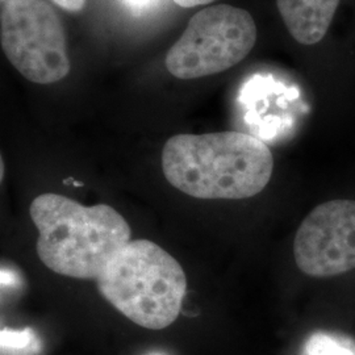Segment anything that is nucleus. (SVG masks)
Masks as SVG:
<instances>
[{"label": "nucleus", "mask_w": 355, "mask_h": 355, "mask_svg": "<svg viewBox=\"0 0 355 355\" xmlns=\"http://www.w3.org/2000/svg\"><path fill=\"white\" fill-rule=\"evenodd\" d=\"M302 355H355V341L340 333L318 331L308 338Z\"/></svg>", "instance_id": "nucleus-8"}, {"label": "nucleus", "mask_w": 355, "mask_h": 355, "mask_svg": "<svg viewBox=\"0 0 355 355\" xmlns=\"http://www.w3.org/2000/svg\"><path fill=\"white\" fill-rule=\"evenodd\" d=\"M54 4H57L58 7H61L64 11H70V12H78L80 11L87 0H51Z\"/></svg>", "instance_id": "nucleus-11"}, {"label": "nucleus", "mask_w": 355, "mask_h": 355, "mask_svg": "<svg viewBox=\"0 0 355 355\" xmlns=\"http://www.w3.org/2000/svg\"><path fill=\"white\" fill-rule=\"evenodd\" d=\"M0 346L3 352L11 355L37 354L41 349L36 333L29 328L23 330L1 329Z\"/></svg>", "instance_id": "nucleus-9"}, {"label": "nucleus", "mask_w": 355, "mask_h": 355, "mask_svg": "<svg viewBox=\"0 0 355 355\" xmlns=\"http://www.w3.org/2000/svg\"><path fill=\"white\" fill-rule=\"evenodd\" d=\"M96 283L103 297L120 313L153 330L165 329L177 320L187 290L177 259L148 240L128 242Z\"/></svg>", "instance_id": "nucleus-3"}, {"label": "nucleus", "mask_w": 355, "mask_h": 355, "mask_svg": "<svg viewBox=\"0 0 355 355\" xmlns=\"http://www.w3.org/2000/svg\"><path fill=\"white\" fill-rule=\"evenodd\" d=\"M341 0H277L290 35L299 44L315 45L325 37Z\"/></svg>", "instance_id": "nucleus-7"}, {"label": "nucleus", "mask_w": 355, "mask_h": 355, "mask_svg": "<svg viewBox=\"0 0 355 355\" xmlns=\"http://www.w3.org/2000/svg\"><path fill=\"white\" fill-rule=\"evenodd\" d=\"M215 0H174V3L178 4L179 7L183 8H192V7H198V6H205L209 4Z\"/></svg>", "instance_id": "nucleus-12"}, {"label": "nucleus", "mask_w": 355, "mask_h": 355, "mask_svg": "<svg viewBox=\"0 0 355 355\" xmlns=\"http://www.w3.org/2000/svg\"><path fill=\"white\" fill-rule=\"evenodd\" d=\"M162 170L183 193L207 200H240L268 184L274 158L265 142L242 132L177 135L166 141Z\"/></svg>", "instance_id": "nucleus-1"}, {"label": "nucleus", "mask_w": 355, "mask_h": 355, "mask_svg": "<svg viewBox=\"0 0 355 355\" xmlns=\"http://www.w3.org/2000/svg\"><path fill=\"white\" fill-rule=\"evenodd\" d=\"M0 40L8 61L32 83L51 85L70 73L62 21L45 0H6Z\"/></svg>", "instance_id": "nucleus-5"}, {"label": "nucleus", "mask_w": 355, "mask_h": 355, "mask_svg": "<svg viewBox=\"0 0 355 355\" xmlns=\"http://www.w3.org/2000/svg\"><path fill=\"white\" fill-rule=\"evenodd\" d=\"M15 278H13V274H11L10 271L7 270H1V284L3 286H10V284H15Z\"/></svg>", "instance_id": "nucleus-13"}, {"label": "nucleus", "mask_w": 355, "mask_h": 355, "mask_svg": "<svg viewBox=\"0 0 355 355\" xmlns=\"http://www.w3.org/2000/svg\"><path fill=\"white\" fill-rule=\"evenodd\" d=\"M4 1H6V0H4Z\"/></svg>", "instance_id": "nucleus-14"}, {"label": "nucleus", "mask_w": 355, "mask_h": 355, "mask_svg": "<svg viewBox=\"0 0 355 355\" xmlns=\"http://www.w3.org/2000/svg\"><path fill=\"white\" fill-rule=\"evenodd\" d=\"M293 255L312 278L337 277L355 268V200L320 204L296 232Z\"/></svg>", "instance_id": "nucleus-6"}, {"label": "nucleus", "mask_w": 355, "mask_h": 355, "mask_svg": "<svg viewBox=\"0 0 355 355\" xmlns=\"http://www.w3.org/2000/svg\"><path fill=\"white\" fill-rule=\"evenodd\" d=\"M246 10L218 4L195 13L166 55V69L179 79L215 76L240 64L257 42Z\"/></svg>", "instance_id": "nucleus-4"}, {"label": "nucleus", "mask_w": 355, "mask_h": 355, "mask_svg": "<svg viewBox=\"0 0 355 355\" xmlns=\"http://www.w3.org/2000/svg\"><path fill=\"white\" fill-rule=\"evenodd\" d=\"M121 6L136 17L150 13L161 4L162 0H119Z\"/></svg>", "instance_id": "nucleus-10"}, {"label": "nucleus", "mask_w": 355, "mask_h": 355, "mask_svg": "<svg viewBox=\"0 0 355 355\" xmlns=\"http://www.w3.org/2000/svg\"><path fill=\"white\" fill-rule=\"evenodd\" d=\"M29 214L40 233L38 258L69 278L98 279L114 254L130 242L127 220L107 204L85 207L58 193H42Z\"/></svg>", "instance_id": "nucleus-2"}]
</instances>
